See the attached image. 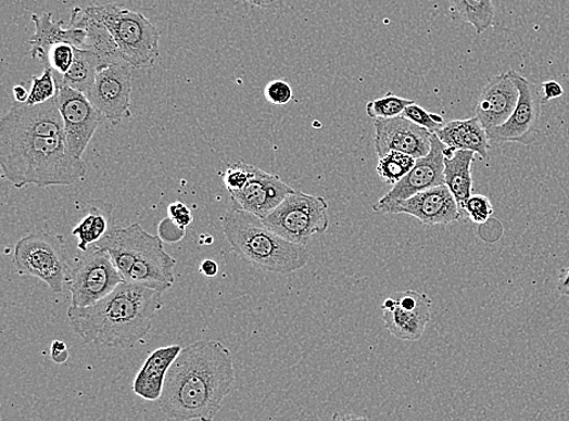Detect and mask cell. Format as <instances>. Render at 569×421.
Segmentation results:
<instances>
[{
    "instance_id": "1",
    "label": "cell",
    "mask_w": 569,
    "mask_h": 421,
    "mask_svg": "<svg viewBox=\"0 0 569 421\" xmlns=\"http://www.w3.org/2000/svg\"><path fill=\"white\" fill-rule=\"evenodd\" d=\"M236 382L231 352L223 343L202 341L182 348L165 377L162 412L178 421H210L219 414Z\"/></svg>"
},
{
    "instance_id": "2",
    "label": "cell",
    "mask_w": 569,
    "mask_h": 421,
    "mask_svg": "<svg viewBox=\"0 0 569 421\" xmlns=\"http://www.w3.org/2000/svg\"><path fill=\"white\" fill-rule=\"evenodd\" d=\"M163 292L124 281L94 305L69 306L67 317L83 343L127 348L142 341L162 309Z\"/></svg>"
},
{
    "instance_id": "3",
    "label": "cell",
    "mask_w": 569,
    "mask_h": 421,
    "mask_svg": "<svg viewBox=\"0 0 569 421\" xmlns=\"http://www.w3.org/2000/svg\"><path fill=\"white\" fill-rule=\"evenodd\" d=\"M0 167L16 189L69 187L87 177V164L72 155L65 137L0 128Z\"/></svg>"
},
{
    "instance_id": "4",
    "label": "cell",
    "mask_w": 569,
    "mask_h": 421,
    "mask_svg": "<svg viewBox=\"0 0 569 421\" xmlns=\"http://www.w3.org/2000/svg\"><path fill=\"white\" fill-rule=\"evenodd\" d=\"M223 232L232 251L258 270L289 275L308 263L306 245L287 241L250 212L235 207L227 212Z\"/></svg>"
},
{
    "instance_id": "5",
    "label": "cell",
    "mask_w": 569,
    "mask_h": 421,
    "mask_svg": "<svg viewBox=\"0 0 569 421\" xmlns=\"http://www.w3.org/2000/svg\"><path fill=\"white\" fill-rule=\"evenodd\" d=\"M94 245L111 255L124 281L163 293L172 289L177 260L164 251L160 235L144 231L141 225L110 230Z\"/></svg>"
},
{
    "instance_id": "6",
    "label": "cell",
    "mask_w": 569,
    "mask_h": 421,
    "mask_svg": "<svg viewBox=\"0 0 569 421\" xmlns=\"http://www.w3.org/2000/svg\"><path fill=\"white\" fill-rule=\"evenodd\" d=\"M86 12L110 30L122 59L134 68H148L159 59V29L141 13L117 3L91 5Z\"/></svg>"
},
{
    "instance_id": "7",
    "label": "cell",
    "mask_w": 569,
    "mask_h": 421,
    "mask_svg": "<svg viewBox=\"0 0 569 421\" xmlns=\"http://www.w3.org/2000/svg\"><path fill=\"white\" fill-rule=\"evenodd\" d=\"M13 264L20 276L36 277L54 293L64 291L68 266L60 235L43 231L29 233L16 243Z\"/></svg>"
},
{
    "instance_id": "8",
    "label": "cell",
    "mask_w": 569,
    "mask_h": 421,
    "mask_svg": "<svg viewBox=\"0 0 569 421\" xmlns=\"http://www.w3.org/2000/svg\"><path fill=\"white\" fill-rule=\"evenodd\" d=\"M329 204L324 197L294 191L264 218V222L289 242L306 245L329 228Z\"/></svg>"
},
{
    "instance_id": "9",
    "label": "cell",
    "mask_w": 569,
    "mask_h": 421,
    "mask_svg": "<svg viewBox=\"0 0 569 421\" xmlns=\"http://www.w3.org/2000/svg\"><path fill=\"white\" fill-rule=\"evenodd\" d=\"M124 282L111 255L91 245L85 255L76 259L66 283L72 295L71 306L94 305L115 291Z\"/></svg>"
},
{
    "instance_id": "10",
    "label": "cell",
    "mask_w": 569,
    "mask_h": 421,
    "mask_svg": "<svg viewBox=\"0 0 569 421\" xmlns=\"http://www.w3.org/2000/svg\"><path fill=\"white\" fill-rule=\"evenodd\" d=\"M520 97L513 115L502 126L489 131L491 142H516L530 146L540 137L544 97L541 86L532 84L516 71H509Z\"/></svg>"
},
{
    "instance_id": "11",
    "label": "cell",
    "mask_w": 569,
    "mask_h": 421,
    "mask_svg": "<svg viewBox=\"0 0 569 421\" xmlns=\"http://www.w3.org/2000/svg\"><path fill=\"white\" fill-rule=\"evenodd\" d=\"M56 100L65 123V137L72 155L81 158L97 130L106 120L85 92L56 84Z\"/></svg>"
},
{
    "instance_id": "12",
    "label": "cell",
    "mask_w": 569,
    "mask_h": 421,
    "mask_svg": "<svg viewBox=\"0 0 569 421\" xmlns=\"http://www.w3.org/2000/svg\"><path fill=\"white\" fill-rule=\"evenodd\" d=\"M431 305L432 299L426 293H393L380 306L382 322L400 341L418 342L431 321Z\"/></svg>"
},
{
    "instance_id": "13",
    "label": "cell",
    "mask_w": 569,
    "mask_h": 421,
    "mask_svg": "<svg viewBox=\"0 0 569 421\" xmlns=\"http://www.w3.org/2000/svg\"><path fill=\"white\" fill-rule=\"evenodd\" d=\"M132 66L126 61L103 67L98 72L88 99L112 126L131 117Z\"/></svg>"
},
{
    "instance_id": "14",
    "label": "cell",
    "mask_w": 569,
    "mask_h": 421,
    "mask_svg": "<svg viewBox=\"0 0 569 421\" xmlns=\"http://www.w3.org/2000/svg\"><path fill=\"white\" fill-rule=\"evenodd\" d=\"M446 148L437 133H432L431 150L427 156L418 158L416 166L400 182L382 196L374 210L381 214L392 203L407 200L421 191L444 183V155Z\"/></svg>"
},
{
    "instance_id": "15",
    "label": "cell",
    "mask_w": 569,
    "mask_h": 421,
    "mask_svg": "<svg viewBox=\"0 0 569 421\" xmlns=\"http://www.w3.org/2000/svg\"><path fill=\"white\" fill-rule=\"evenodd\" d=\"M381 214H407L426 226L464 221L457 201L444 183L392 203Z\"/></svg>"
},
{
    "instance_id": "16",
    "label": "cell",
    "mask_w": 569,
    "mask_h": 421,
    "mask_svg": "<svg viewBox=\"0 0 569 421\" xmlns=\"http://www.w3.org/2000/svg\"><path fill=\"white\" fill-rule=\"evenodd\" d=\"M375 128L378 157L390 151H400L418 160L431 150L432 132L406 117L375 119Z\"/></svg>"
},
{
    "instance_id": "17",
    "label": "cell",
    "mask_w": 569,
    "mask_h": 421,
    "mask_svg": "<svg viewBox=\"0 0 569 421\" xmlns=\"http://www.w3.org/2000/svg\"><path fill=\"white\" fill-rule=\"evenodd\" d=\"M292 192L294 189L281 178L252 166L250 181L242 190L230 193V196L235 208L264 219Z\"/></svg>"
},
{
    "instance_id": "18",
    "label": "cell",
    "mask_w": 569,
    "mask_h": 421,
    "mask_svg": "<svg viewBox=\"0 0 569 421\" xmlns=\"http://www.w3.org/2000/svg\"><path fill=\"white\" fill-rule=\"evenodd\" d=\"M0 128L35 133V136L65 137V123L56 97L43 104L33 106L26 102L15 101L12 109L0 120Z\"/></svg>"
},
{
    "instance_id": "19",
    "label": "cell",
    "mask_w": 569,
    "mask_h": 421,
    "mask_svg": "<svg viewBox=\"0 0 569 421\" xmlns=\"http://www.w3.org/2000/svg\"><path fill=\"white\" fill-rule=\"evenodd\" d=\"M519 97V89L510 72H504L493 77L482 89L475 110L476 117L481 120L485 130L491 131L510 118Z\"/></svg>"
},
{
    "instance_id": "20",
    "label": "cell",
    "mask_w": 569,
    "mask_h": 421,
    "mask_svg": "<svg viewBox=\"0 0 569 421\" xmlns=\"http://www.w3.org/2000/svg\"><path fill=\"white\" fill-rule=\"evenodd\" d=\"M36 30L33 38L28 40L30 46V58L39 59L46 65L50 50L60 43H69L77 48H83L87 40L85 28L68 27L64 28V22H54L53 15L49 13L33 14L30 16Z\"/></svg>"
},
{
    "instance_id": "21",
    "label": "cell",
    "mask_w": 569,
    "mask_h": 421,
    "mask_svg": "<svg viewBox=\"0 0 569 421\" xmlns=\"http://www.w3.org/2000/svg\"><path fill=\"white\" fill-rule=\"evenodd\" d=\"M180 345H169L154 350L144 361L136 379H134L132 392L149 403L160 400L163 394L165 377H167L172 365L181 353Z\"/></svg>"
},
{
    "instance_id": "22",
    "label": "cell",
    "mask_w": 569,
    "mask_h": 421,
    "mask_svg": "<svg viewBox=\"0 0 569 421\" xmlns=\"http://www.w3.org/2000/svg\"><path fill=\"white\" fill-rule=\"evenodd\" d=\"M434 133L447 148L473 151L481 160H489L491 150L489 131L476 116L444 123V126Z\"/></svg>"
},
{
    "instance_id": "23",
    "label": "cell",
    "mask_w": 569,
    "mask_h": 421,
    "mask_svg": "<svg viewBox=\"0 0 569 421\" xmlns=\"http://www.w3.org/2000/svg\"><path fill=\"white\" fill-rule=\"evenodd\" d=\"M476 153L467 150H455L451 156L444 157V184L461 205L472 194V164Z\"/></svg>"
},
{
    "instance_id": "24",
    "label": "cell",
    "mask_w": 569,
    "mask_h": 421,
    "mask_svg": "<svg viewBox=\"0 0 569 421\" xmlns=\"http://www.w3.org/2000/svg\"><path fill=\"white\" fill-rule=\"evenodd\" d=\"M101 68V61L94 51L76 47L74 65L64 76L54 77L56 84L74 88L87 95Z\"/></svg>"
},
{
    "instance_id": "25",
    "label": "cell",
    "mask_w": 569,
    "mask_h": 421,
    "mask_svg": "<svg viewBox=\"0 0 569 421\" xmlns=\"http://www.w3.org/2000/svg\"><path fill=\"white\" fill-rule=\"evenodd\" d=\"M450 9L454 18L470 24L478 35L494 25L493 0H450Z\"/></svg>"
},
{
    "instance_id": "26",
    "label": "cell",
    "mask_w": 569,
    "mask_h": 421,
    "mask_svg": "<svg viewBox=\"0 0 569 421\" xmlns=\"http://www.w3.org/2000/svg\"><path fill=\"white\" fill-rule=\"evenodd\" d=\"M110 231L108 207L101 202H96L94 207H90L85 218L76 226L72 234L79 240L78 250L87 252Z\"/></svg>"
},
{
    "instance_id": "27",
    "label": "cell",
    "mask_w": 569,
    "mask_h": 421,
    "mask_svg": "<svg viewBox=\"0 0 569 421\" xmlns=\"http://www.w3.org/2000/svg\"><path fill=\"white\" fill-rule=\"evenodd\" d=\"M417 158L400 151L379 157L377 173L382 182L395 187L416 166Z\"/></svg>"
},
{
    "instance_id": "28",
    "label": "cell",
    "mask_w": 569,
    "mask_h": 421,
    "mask_svg": "<svg viewBox=\"0 0 569 421\" xmlns=\"http://www.w3.org/2000/svg\"><path fill=\"white\" fill-rule=\"evenodd\" d=\"M414 100L403 99L396 95L388 94L384 98L369 101L367 104V116L371 119L395 118L402 116L403 111L412 105Z\"/></svg>"
},
{
    "instance_id": "29",
    "label": "cell",
    "mask_w": 569,
    "mask_h": 421,
    "mask_svg": "<svg viewBox=\"0 0 569 421\" xmlns=\"http://www.w3.org/2000/svg\"><path fill=\"white\" fill-rule=\"evenodd\" d=\"M56 92L58 87L53 71L46 67L43 75L33 78V88L29 90L26 104L30 106L43 104V102L55 98Z\"/></svg>"
},
{
    "instance_id": "30",
    "label": "cell",
    "mask_w": 569,
    "mask_h": 421,
    "mask_svg": "<svg viewBox=\"0 0 569 421\" xmlns=\"http://www.w3.org/2000/svg\"><path fill=\"white\" fill-rule=\"evenodd\" d=\"M464 221L482 225L490 220L494 209L492 202L483 194H471L460 208Z\"/></svg>"
},
{
    "instance_id": "31",
    "label": "cell",
    "mask_w": 569,
    "mask_h": 421,
    "mask_svg": "<svg viewBox=\"0 0 569 421\" xmlns=\"http://www.w3.org/2000/svg\"><path fill=\"white\" fill-rule=\"evenodd\" d=\"M76 47L69 43L56 44L50 50L46 67L53 71L54 76H64L67 74L75 61Z\"/></svg>"
},
{
    "instance_id": "32",
    "label": "cell",
    "mask_w": 569,
    "mask_h": 421,
    "mask_svg": "<svg viewBox=\"0 0 569 421\" xmlns=\"http://www.w3.org/2000/svg\"><path fill=\"white\" fill-rule=\"evenodd\" d=\"M251 174V164L241 161L227 167L224 173H222V179L227 191L232 193L240 191L245 187L246 182L250 181Z\"/></svg>"
},
{
    "instance_id": "33",
    "label": "cell",
    "mask_w": 569,
    "mask_h": 421,
    "mask_svg": "<svg viewBox=\"0 0 569 421\" xmlns=\"http://www.w3.org/2000/svg\"><path fill=\"white\" fill-rule=\"evenodd\" d=\"M403 117L416 123V125L426 128L430 132L434 133L444 126L443 118L437 113L428 112L426 109L417 105L413 102L412 105L407 106L402 113Z\"/></svg>"
},
{
    "instance_id": "34",
    "label": "cell",
    "mask_w": 569,
    "mask_h": 421,
    "mask_svg": "<svg viewBox=\"0 0 569 421\" xmlns=\"http://www.w3.org/2000/svg\"><path fill=\"white\" fill-rule=\"evenodd\" d=\"M265 97L270 104L284 106L292 101L294 91L284 80H273L265 88Z\"/></svg>"
},
{
    "instance_id": "35",
    "label": "cell",
    "mask_w": 569,
    "mask_h": 421,
    "mask_svg": "<svg viewBox=\"0 0 569 421\" xmlns=\"http://www.w3.org/2000/svg\"><path fill=\"white\" fill-rule=\"evenodd\" d=\"M186 234V229L181 228L170 218L163 219L159 225V235L165 243H178Z\"/></svg>"
},
{
    "instance_id": "36",
    "label": "cell",
    "mask_w": 569,
    "mask_h": 421,
    "mask_svg": "<svg viewBox=\"0 0 569 421\" xmlns=\"http://www.w3.org/2000/svg\"><path fill=\"white\" fill-rule=\"evenodd\" d=\"M168 217L184 229L188 228L193 221L190 208L181 202H175L169 205Z\"/></svg>"
},
{
    "instance_id": "37",
    "label": "cell",
    "mask_w": 569,
    "mask_h": 421,
    "mask_svg": "<svg viewBox=\"0 0 569 421\" xmlns=\"http://www.w3.org/2000/svg\"><path fill=\"white\" fill-rule=\"evenodd\" d=\"M50 357L58 365L66 363L69 358L67 345L62 341H54L50 346Z\"/></svg>"
},
{
    "instance_id": "38",
    "label": "cell",
    "mask_w": 569,
    "mask_h": 421,
    "mask_svg": "<svg viewBox=\"0 0 569 421\" xmlns=\"http://www.w3.org/2000/svg\"><path fill=\"white\" fill-rule=\"evenodd\" d=\"M541 88L545 102L561 98L565 92L564 87L556 80L543 81Z\"/></svg>"
},
{
    "instance_id": "39",
    "label": "cell",
    "mask_w": 569,
    "mask_h": 421,
    "mask_svg": "<svg viewBox=\"0 0 569 421\" xmlns=\"http://www.w3.org/2000/svg\"><path fill=\"white\" fill-rule=\"evenodd\" d=\"M200 272L204 277H208V279H213V277L217 276L219 273V265H217L214 260H204L200 266Z\"/></svg>"
},
{
    "instance_id": "40",
    "label": "cell",
    "mask_w": 569,
    "mask_h": 421,
    "mask_svg": "<svg viewBox=\"0 0 569 421\" xmlns=\"http://www.w3.org/2000/svg\"><path fill=\"white\" fill-rule=\"evenodd\" d=\"M557 292L561 295L569 296V266L562 270L558 277Z\"/></svg>"
},
{
    "instance_id": "41",
    "label": "cell",
    "mask_w": 569,
    "mask_h": 421,
    "mask_svg": "<svg viewBox=\"0 0 569 421\" xmlns=\"http://www.w3.org/2000/svg\"><path fill=\"white\" fill-rule=\"evenodd\" d=\"M246 4L262 9H275L281 7L283 0H244Z\"/></svg>"
},
{
    "instance_id": "42",
    "label": "cell",
    "mask_w": 569,
    "mask_h": 421,
    "mask_svg": "<svg viewBox=\"0 0 569 421\" xmlns=\"http://www.w3.org/2000/svg\"><path fill=\"white\" fill-rule=\"evenodd\" d=\"M13 91H14L15 101H18V102L27 101L29 92L27 91V89L24 86H20V85L15 86Z\"/></svg>"
}]
</instances>
